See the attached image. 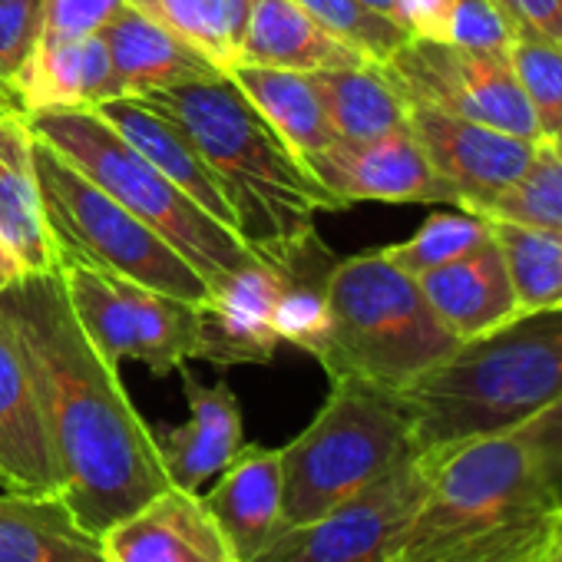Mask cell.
Listing matches in <instances>:
<instances>
[{"label":"cell","mask_w":562,"mask_h":562,"mask_svg":"<svg viewBox=\"0 0 562 562\" xmlns=\"http://www.w3.org/2000/svg\"><path fill=\"white\" fill-rule=\"evenodd\" d=\"M0 318L24 355L47 427L60 499L103 536L169 486L153 427L130 401L120 368L80 328L57 268L0 289Z\"/></svg>","instance_id":"1"},{"label":"cell","mask_w":562,"mask_h":562,"mask_svg":"<svg viewBox=\"0 0 562 562\" xmlns=\"http://www.w3.org/2000/svg\"><path fill=\"white\" fill-rule=\"evenodd\" d=\"M202 153L228 195L241 241L268 265H285L318 228L322 212L351 209L328 192L232 77L179 83L146 97Z\"/></svg>","instance_id":"2"},{"label":"cell","mask_w":562,"mask_h":562,"mask_svg":"<svg viewBox=\"0 0 562 562\" xmlns=\"http://www.w3.org/2000/svg\"><path fill=\"white\" fill-rule=\"evenodd\" d=\"M427 490L394 562L539 559L562 490L516 434H490L420 453Z\"/></svg>","instance_id":"3"},{"label":"cell","mask_w":562,"mask_h":562,"mask_svg":"<svg viewBox=\"0 0 562 562\" xmlns=\"http://www.w3.org/2000/svg\"><path fill=\"white\" fill-rule=\"evenodd\" d=\"M562 397V308L522 312L460 341L437 368L401 391L417 453L509 434Z\"/></svg>","instance_id":"4"},{"label":"cell","mask_w":562,"mask_h":562,"mask_svg":"<svg viewBox=\"0 0 562 562\" xmlns=\"http://www.w3.org/2000/svg\"><path fill=\"white\" fill-rule=\"evenodd\" d=\"M328 312L331 331L318 364L331 381L358 378L401 394L460 348L417 278L391 265L378 248L335 261Z\"/></svg>","instance_id":"5"},{"label":"cell","mask_w":562,"mask_h":562,"mask_svg":"<svg viewBox=\"0 0 562 562\" xmlns=\"http://www.w3.org/2000/svg\"><path fill=\"white\" fill-rule=\"evenodd\" d=\"M27 123L34 136L50 143L110 199L162 235L209 285L261 261L241 235L215 222L182 189H176L97 110H47L31 113Z\"/></svg>","instance_id":"6"},{"label":"cell","mask_w":562,"mask_h":562,"mask_svg":"<svg viewBox=\"0 0 562 562\" xmlns=\"http://www.w3.org/2000/svg\"><path fill=\"white\" fill-rule=\"evenodd\" d=\"M417 453L401 394L358 378L331 381L315 420L281 447L285 522H312Z\"/></svg>","instance_id":"7"},{"label":"cell","mask_w":562,"mask_h":562,"mask_svg":"<svg viewBox=\"0 0 562 562\" xmlns=\"http://www.w3.org/2000/svg\"><path fill=\"white\" fill-rule=\"evenodd\" d=\"M34 166L57 265H87L162 295L205 302L209 281L41 136H34Z\"/></svg>","instance_id":"8"},{"label":"cell","mask_w":562,"mask_h":562,"mask_svg":"<svg viewBox=\"0 0 562 562\" xmlns=\"http://www.w3.org/2000/svg\"><path fill=\"white\" fill-rule=\"evenodd\" d=\"M384 77L407 106H427L522 139H542L536 113L519 90L506 54L463 50L447 41L411 37L391 60L381 64Z\"/></svg>","instance_id":"9"},{"label":"cell","mask_w":562,"mask_h":562,"mask_svg":"<svg viewBox=\"0 0 562 562\" xmlns=\"http://www.w3.org/2000/svg\"><path fill=\"white\" fill-rule=\"evenodd\" d=\"M427 490L420 453L345 506L281 529L255 562H394Z\"/></svg>","instance_id":"10"},{"label":"cell","mask_w":562,"mask_h":562,"mask_svg":"<svg viewBox=\"0 0 562 562\" xmlns=\"http://www.w3.org/2000/svg\"><path fill=\"white\" fill-rule=\"evenodd\" d=\"M407 126L430 166L457 192V209L467 212H480L490 199L509 189L532 162L539 143L427 106H407Z\"/></svg>","instance_id":"11"},{"label":"cell","mask_w":562,"mask_h":562,"mask_svg":"<svg viewBox=\"0 0 562 562\" xmlns=\"http://www.w3.org/2000/svg\"><path fill=\"white\" fill-rule=\"evenodd\" d=\"M305 166L328 192H335L348 205L355 202L457 205V192L430 166L411 126L368 143H331L328 149L308 156Z\"/></svg>","instance_id":"12"},{"label":"cell","mask_w":562,"mask_h":562,"mask_svg":"<svg viewBox=\"0 0 562 562\" xmlns=\"http://www.w3.org/2000/svg\"><path fill=\"white\" fill-rule=\"evenodd\" d=\"M110 562H238L202 493L166 486L103 536Z\"/></svg>","instance_id":"13"},{"label":"cell","mask_w":562,"mask_h":562,"mask_svg":"<svg viewBox=\"0 0 562 562\" xmlns=\"http://www.w3.org/2000/svg\"><path fill=\"white\" fill-rule=\"evenodd\" d=\"M281 292V268L255 261L215 285L199 302V351L195 358L215 368L271 364L281 338L271 328V308Z\"/></svg>","instance_id":"14"},{"label":"cell","mask_w":562,"mask_h":562,"mask_svg":"<svg viewBox=\"0 0 562 562\" xmlns=\"http://www.w3.org/2000/svg\"><path fill=\"white\" fill-rule=\"evenodd\" d=\"M189 401V420L153 430L169 486L199 493L245 447V420L228 381L202 384L189 368H179Z\"/></svg>","instance_id":"15"},{"label":"cell","mask_w":562,"mask_h":562,"mask_svg":"<svg viewBox=\"0 0 562 562\" xmlns=\"http://www.w3.org/2000/svg\"><path fill=\"white\" fill-rule=\"evenodd\" d=\"M202 499L228 536L238 562H255L268 542L289 526L281 450L245 443Z\"/></svg>","instance_id":"16"},{"label":"cell","mask_w":562,"mask_h":562,"mask_svg":"<svg viewBox=\"0 0 562 562\" xmlns=\"http://www.w3.org/2000/svg\"><path fill=\"white\" fill-rule=\"evenodd\" d=\"M120 97L126 93L100 34L41 37L18 83V110L24 116L47 110H97Z\"/></svg>","instance_id":"17"},{"label":"cell","mask_w":562,"mask_h":562,"mask_svg":"<svg viewBox=\"0 0 562 562\" xmlns=\"http://www.w3.org/2000/svg\"><path fill=\"white\" fill-rule=\"evenodd\" d=\"M417 285L457 341L480 338L522 315L503 248L493 235L463 258L420 274Z\"/></svg>","instance_id":"18"},{"label":"cell","mask_w":562,"mask_h":562,"mask_svg":"<svg viewBox=\"0 0 562 562\" xmlns=\"http://www.w3.org/2000/svg\"><path fill=\"white\" fill-rule=\"evenodd\" d=\"M0 486L37 496L60 493L41 404L4 318H0Z\"/></svg>","instance_id":"19"},{"label":"cell","mask_w":562,"mask_h":562,"mask_svg":"<svg viewBox=\"0 0 562 562\" xmlns=\"http://www.w3.org/2000/svg\"><path fill=\"white\" fill-rule=\"evenodd\" d=\"M97 113L106 123H113L123 133V139L133 149H139L176 189H182L199 209H205L215 222H222L225 228H232L238 235V218H235L228 195L222 192L215 172L209 169V162L202 159L195 143L172 120H166L159 110H153L139 97L110 100V103L97 106Z\"/></svg>","instance_id":"20"},{"label":"cell","mask_w":562,"mask_h":562,"mask_svg":"<svg viewBox=\"0 0 562 562\" xmlns=\"http://www.w3.org/2000/svg\"><path fill=\"white\" fill-rule=\"evenodd\" d=\"M0 238L24 274L57 268L34 166V133L24 113L0 110Z\"/></svg>","instance_id":"21"},{"label":"cell","mask_w":562,"mask_h":562,"mask_svg":"<svg viewBox=\"0 0 562 562\" xmlns=\"http://www.w3.org/2000/svg\"><path fill=\"white\" fill-rule=\"evenodd\" d=\"M100 37L110 47L116 77L126 97H146L153 90L179 87V83H202L225 77L215 64H209L199 50L179 41L172 31L126 4Z\"/></svg>","instance_id":"22"},{"label":"cell","mask_w":562,"mask_h":562,"mask_svg":"<svg viewBox=\"0 0 562 562\" xmlns=\"http://www.w3.org/2000/svg\"><path fill=\"white\" fill-rule=\"evenodd\" d=\"M241 64L315 74L335 67H361L371 60L328 34L295 0H248Z\"/></svg>","instance_id":"23"},{"label":"cell","mask_w":562,"mask_h":562,"mask_svg":"<svg viewBox=\"0 0 562 562\" xmlns=\"http://www.w3.org/2000/svg\"><path fill=\"white\" fill-rule=\"evenodd\" d=\"M0 562H110L60 493H0Z\"/></svg>","instance_id":"24"},{"label":"cell","mask_w":562,"mask_h":562,"mask_svg":"<svg viewBox=\"0 0 562 562\" xmlns=\"http://www.w3.org/2000/svg\"><path fill=\"white\" fill-rule=\"evenodd\" d=\"M228 77L248 97V103L271 123V130L295 149L302 162L338 143L322 97L312 83V74L238 64Z\"/></svg>","instance_id":"25"},{"label":"cell","mask_w":562,"mask_h":562,"mask_svg":"<svg viewBox=\"0 0 562 562\" xmlns=\"http://www.w3.org/2000/svg\"><path fill=\"white\" fill-rule=\"evenodd\" d=\"M312 83L338 143H368L407 130V103L384 77L381 64L315 70Z\"/></svg>","instance_id":"26"},{"label":"cell","mask_w":562,"mask_h":562,"mask_svg":"<svg viewBox=\"0 0 562 562\" xmlns=\"http://www.w3.org/2000/svg\"><path fill=\"white\" fill-rule=\"evenodd\" d=\"M335 255L322 245L318 232L285 261L281 268V292L271 308V328L281 345H295L299 351L322 358L331 331L328 312V274L335 268Z\"/></svg>","instance_id":"27"},{"label":"cell","mask_w":562,"mask_h":562,"mask_svg":"<svg viewBox=\"0 0 562 562\" xmlns=\"http://www.w3.org/2000/svg\"><path fill=\"white\" fill-rule=\"evenodd\" d=\"M113 278L133 315V361L146 364L156 378L186 368L199 351V305L136 285L120 274Z\"/></svg>","instance_id":"28"},{"label":"cell","mask_w":562,"mask_h":562,"mask_svg":"<svg viewBox=\"0 0 562 562\" xmlns=\"http://www.w3.org/2000/svg\"><path fill=\"white\" fill-rule=\"evenodd\" d=\"M126 4L172 31L225 77L241 64L248 0H126Z\"/></svg>","instance_id":"29"},{"label":"cell","mask_w":562,"mask_h":562,"mask_svg":"<svg viewBox=\"0 0 562 562\" xmlns=\"http://www.w3.org/2000/svg\"><path fill=\"white\" fill-rule=\"evenodd\" d=\"M503 248L519 312L562 308V235L516 222H490Z\"/></svg>","instance_id":"30"},{"label":"cell","mask_w":562,"mask_h":562,"mask_svg":"<svg viewBox=\"0 0 562 562\" xmlns=\"http://www.w3.org/2000/svg\"><path fill=\"white\" fill-rule=\"evenodd\" d=\"M476 215L562 235V156L549 146V139L536 143L526 172L496 199H490Z\"/></svg>","instance_id":"31"},{"label":"cell","mask_w":562,"mask_h":562,"mask_svg":"<svg viewBox=\"0 0 562 562\" xmlns=\"http://www.w3.org/2000/svg\"><path fill=\"white\" fill-rule=\"evenodd\" d=\"M493 235L490 218L467 212V209H453V212H434L424 218V225L394 245L378 248L391 265H397L401 271L420 278L440 265H450L457 258H463L467 251L480 248L486 238Z\"/></svg>","instance_id":"32"},{"label":"cell","mask_w":562,"mask_h":562,"mask_svg":"<svg viewBox=\"0 0 562 562\" xmlns=\"http://www.w3.org/2000/svg\"><path fill=\"white\" fill-rule=\"evenodd\" d=\"M506 60L536 113L542 139L552 136L562 126V47L532 31L516 27Z\"/></svg>","instance_id":"33"},{"label":"cell","mask_w":562,"mask_h":562,"mask_svg":"<svg viewBox=\"0 0 562 562\" xmlns=\"http://www.w3.org/2000/svg\"><path fill=\"white\" fill-rule=\"evenodd\" d=\"M295 4L308 11L328 34L364 54L371 64L391 60L411 41V34L401 24L368 11L358 0H295Z\"/></svg>","instance_id":"34"},{"label":"cell","mask_w":562,"mask_h":562,"mask_svg":"<svg viewBox=\"0 0 562 562\" xmlns=\"http://www.w3.org/2000/svg\"><path fill=\"white\" fill-rule=\"evenodd\" d=\"M41 41V0H0V106L18 110L21 74Z\"/></svg>","instance_id":"35"},{"label":"cell","mask_w":562,"mask_h":562,"mask_svg":"<svg viewBox=\"0 0 562 562\" xmlns=\"http://www.w3.org/2000/svg\"><path fill=\"white\" fill-rule=\"evenodd\" d=\"M516 24L499 8V0H457L447 44L480 54H506L513 44Z\"/></svg>","instance_id":"36"},{"label":"cell","mask_w":562,"mask_h":562,"mask_svg":"<svg viewBox=\"0 0 562 562\" xmlns=\"http://www.w3.org/2000/svg\"><path fill=\"white\" fill-rule=\"evenodd\" d=\"M126 0H41V37H90L100 34Z\"/></svg>","instance_id":"37"},{"label":"cell","mask_w":562,"mask_h":562,"mask_svg":"<svg viewBox=\"0 0 562 562\" xmlns=\"http://www.w3.org/2000/svg\"><path fill=\"white\" fill-rule=\"evenodd\" d=\"M509 434L522 440V447L529 450L542 476L562 490V397L542 407L539 414H532L526 424H519Z\"/></svg>","instance_id":"38"},{"label":"cell","mask_w":562,"mask_h":562,"mask_svg":"<svg viewBox=\"0 0 562 562\" xmlns=\"http://www.w3.org/2000/svg\"><path fill=\"white\" fill-rule=\"evenodd\" d=\"M509 21L562 47V0H499Z\"/></svg>","instance_id":"39"},{"label":"cell","mask_w":562,"mask_h":562,"mask_svg":"<svg viewBox=\"0 0 562 562\" xmlns=\"http://www.w3.org/2000/svg\"><path fill=\"white\" fill-rule=\"evenodd\" d=\"M401 21L417 41H447L457 0H397Z\"/></svg>","instance_id":"40"},{"label":"cell","mask_w":562,"mask_h":562,"mask_svg":"<svg viewBox=\"0 0 562 562\" xmlns=\"http://www.w3.org/2000/svg\"><path fill=\"white\" fill-rule=\"evenodd\" d=\"M539 562H562V503L555 509V519H552V529H549L546 546L539 552Z\"/></svg>","instance_id":"41"},{"label":"cell","mask_w":562,"mask_h":562,"mask_svg":"<svg viewBox=\"0 0 562 562\" xmlns=\"http://www.w3.org/2000/svg\"><path fill=\"white\" fill-rule=\"evenodd\" d=\"M24 274V268H21V261H18V255L8 248V241L0 238V289H8L11 281H18Z\"/></svg>","instance_id":"42"},{"label":"cell","mask_w":562,"mask_h":562,"mask_svg":"<svg viewBox=\"0 0 562 562\" xmlns=\"http://www.w3.org/2000/svg\"><path fill=\"white\" fill-rule=\"evenodd\" d=\"M358 4H364L368 11H374V14H381V18H387V21H394V24H401L404 27V21H401V4L397 0H358ZM407 31V27H404Z\"/></svg>","instance_id":"43"},{"label":"cell","mask_w":562,"mask_h":562,"mask_svg":"<svg viewBox=\"0 0 562 562\" xmlns=\"http://www.w3.org/2000/svg\"><path fill=\"white\" fill-rule=\"evenodd\" d=\"M546 139H549V146H552V149H555V153L562 156V126H559V130H555L552 136H546Z\"/></svg>","instance_id":"44"},{"label":"cell","mask_w":562,"mask_h":562,"mask_svg":"<svg viewBox=\"0 0 562 562\" xmlns=\"http://www.w3.org/2000/svg\"><path fill=\"white\" fill-rule=\"evenodd\" d=\"M529 562H539V559H529Z\"/></svg>","instance_id":"45"},{"label":"cell","mask_w":562,"mask_h":562,"mask_svg":"<svg viewBox=\"0 0 562 562\" xmlns=\"http://www.w3.org/2000/svg\"><path fill=\"white\" fill-rule=\"evenodd\" d=\"M0 110H4V106H0Z\"/></svg>","instance_id":"46"}]
</instances>
